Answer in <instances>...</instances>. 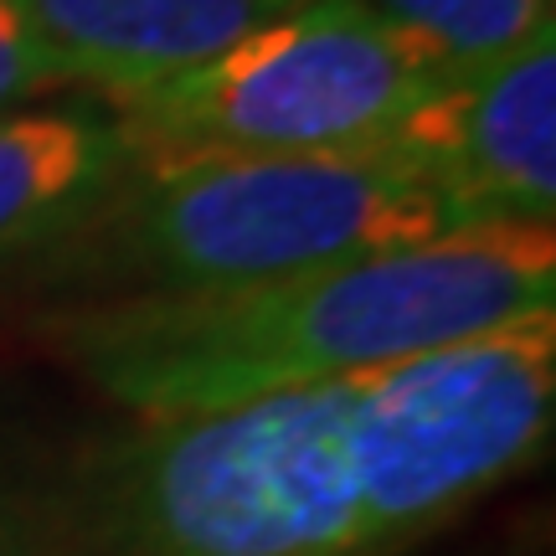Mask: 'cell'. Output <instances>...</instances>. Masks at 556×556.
<instances>
[{
    "instance_id": "obj_1",
    "label": "cell",
    "mask_w": 556,
    "mask_h": 556,
    "mask_svg": "<svg viewBox=\"0 0 556 556\" xmlns=\"http://www.w3.org/2000/svg\"><path fill=\"white\" fill-rule=\"evenodd\" d=\"M541 309H556V238L520 222L263 283L73 304L41 319V340L129 413L197 417L366 377Z\"/></svg>"
},
{
    "instance_id": "obj_2",
    "label": "cell",
    "mask_w": 556,
    "mask_h": 556,
    "mask_svg": "<svg viewBox=\"0 0 556 556\" xmlns=\"http://www.w3.org/2000/svg\"><path fill=\"white\" fill-rule=\"evenodd\" d=\"M356 381L144 417L83 469L52 556H366L345 443Z\"/></svg>"
},
{
    "instance_id": "obj_3",
    "label": "cell",
    "mask_w": 556,
    "mask_h": 556,
    "mask_svg": "<svg viewBox=\"0 0 556 556\" xmlns=\"http://www.w3.org/2000/svg\"><path fill=\"white\" fill-rule=\"evenodd\" d=\"M454 232L475 227H464L438 186L381 150L135 160L58 258L129 283V294H180L340 268Z\"/></svg>"
},
{
    "instance_id": "obj_4",
    "label": "cell",
    "mask_w": 556,
    "mask_h": 556,
    "mask_svg": "<svg viewBox=\"0 0 556 556\" xmlns=\"http://www.w3.org/2000/svg\"><path fill=\"white\" fill-rule=\"evenodd\" d=\"M433 83L366 0H304L191 73L109 99L139 160L371 155Z\"/></svg>"
},
{
    "instance_id": "obj_5",
    "label": "cell",
    "mask_w": 556,
    "mask_h": 556,
    "mask_svg": "<svg viewBox=\"0 0 556 556\" xmlns=\"http://www.w3.org/2000/svg\"><path fill=\"white\" fill-rule=\"evenodd\" d=\"M556 402V309L433 345L356 381L361 546L387 556L541 454Z\"/></svg>"
},
{
    "instance_id": "obj_6",
    "label": "cell",
    "mask_w": 556,
    "mask_h": 556,
    "mask_svg": "<svg viewBox=\"0 0 556 556\" xmlns=\"http://www.w3.org/2000/svg\"><path fill=\"white\" fill-rule=\"evenodd\" d=\"M381 155L438 186L464 227H552L556 212V31L516 58L433 83Z\"/></svg>"
},
{
    "instance_id": "obj_7",
    "label": "cell",
    "mask_w": 556,
    "mask_h": 556,
    "mask_svg": "<svg viewBox=\"0 0 556 556\" xmlns=\"http://www.w3.org/2000/svg\"><path fill=\"white\" fill-rule=\"evenodd\" d=\"M67 83L103 99L191 73L304 0H16Z\"/></svg>"
},
{
    "instance_id": "obj_8",
    "label": "cell",
    "mask_w": 556,
    "mask_h": 556,
    "mask_svg": "<svg viewBox=\"0 0 556 556\" xmlns=\"http://www.w3.org/2000/svg\"><path fill=\"white\" fill-rule=\"evenodd\" d=\"M135 160L114 114H0V278L21 263L58 258L124 186Z\"/></svg>"
},
{
    "instance_id": "obj_9",
    "label": "cell",
    "mask_w": 556,
    "mask_h": 556,
    "mask_svg": "<svg viewBox=\"0 0 556 556\" xmlns=\"http://www.w3.org/2000/svg\"><path fill=\"white\" fill-rule=\"evenodd\" d=\"M443 78L495 67L556 26V0H366Z\"/></svg>"
},
{
    "instance_id": "obj_10",
    "label": "cell",
    "mask_w": 556,
    "mask_h": 556,
    "mask_svg": "<svg viewBox=\"0 0 556 556\" xmlns=\"http://www.w3.org/2000/svg\"><path fill=\"white\" fill-rule=\"evenodd\" d=\"M67 73L41 47L31 21L21 16L16 0H0V114H21V103L62 88Z\"/></svg>"
}]
</instances>
